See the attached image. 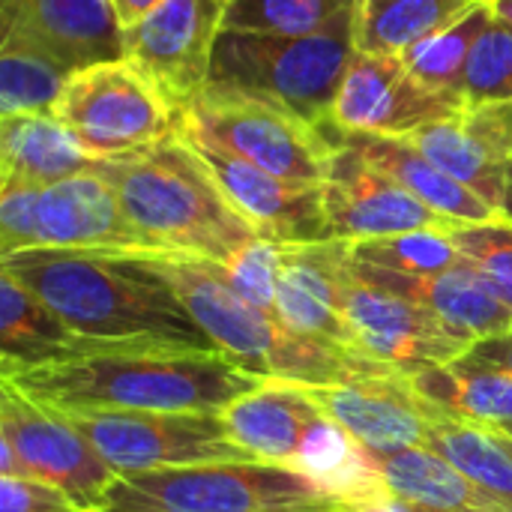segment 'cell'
<instances>
[{"label": "cell", "instance_id": "9", "mask_svg": "<svg viewBox=\"0 0 512 512\" xmlns=\"http://www.w3.org/2000/svg\"><path fill=\"white\" fill-rule=\"evenodd\" d=\"M177 294L195 324L213 345L246 372L273 378V363L288 330L273 324L261 309L246 303L231 285L225 264L186 252H135Z\"/></svg>", "mask_w": 512, "mask_h": 512}, {"label": "cell", "instance_id": "8", "mask_svg": "<svg viewBox=\"0 0 512 512\" xmlns=\"http://www.w3.org/2000/svg\"><path fill=\"white\" fill-rule=\"evenodd\" d=\"M66 417L117 477L213 462H258L231 441L222 414L69 411Z\"/></svg>", "mask_w": 512, "mask_h": 512}, {"label": "cell", "instance_id": "30", "mask_svg": "<svg viewBox=\"0 0 512 512\" xmlns=\"http://www.w3.org/2000/svg\"><path fill=\"white\" fill-rule=\"evenodd\" d=\"M426 447L512 512V456L489 429L468 420H456L429 405Z\"/></svg>", "mask_w": 512, "mask_h": 512}, {"label": "cell", "instance_id": "6", "mask_svg": "<svg viewBox=\"0 0 512 512\" xmlns=\"http://www.w3.org/2000/svg\"><path fill=\"white\" fill-rule=\"evenodd\" d=\"M177 132L300 186H324L333 156V141L321 129L270 99L222 84H207L180 108Z\"/></svg>", "mask_w": 512, "mask_h": 512}, {"label": "cell", "instance_id": "22", "mask_svg": "<svg viewBox=\"0 0 512 512\" xmlns=\"http://www.w3.org/2000/svg\"><path fill=\"white\" fill-rule=\"evenodd\" d=\"M114 348L87 336H78L48 303H42L30 288L15 282L0 270V378L21 369L78 360Z\"/></svg>", "mask_w": 512, "mask_h": 512}, {"label": "cell", "instance_id": "11", "mask_svg": "<svg viewBox=\"0 0 512 512\" xmlns=\"http://www.w3.org/2000/svg\"><path fill=\"white\" fill-rule=\"evenodd\" d=\"M225 0H165L123 30V60L138 66L180 111L207 90Z\"/></svg>", "mask_w": 512, "mask_h": 512}, {"label": "cell", "instance_id": "44", "mask_svg": "<svg viewBox=\"0 0 512 512\" xmlns=\"http://www.w3.org/2000/svg\"><path fill=\"white\" fill-rule=\"evenodd\" d=\"M489 6H492V18L512 27V0H489Z\"/></svg>", "mask_w": 512, "mask_h": 512}, {"label": "cell", "instance_id": "33", "mask_svg": "<svg viewBox=\"0 0 512 512\" xmlns=\"http://www.w3.org/2000/svg\"><path fill=\"white\" fill-rule=\"evenodd\" d=\"M351 258L363 267L399 276H438L465 261L447 228H423L378 240H360L351 243Z\"/></svg>", "mask_w": 512, "mask_h": 512}, {"label": "cell", "instance_id": "46", "mask_svg": "<svg viewBox=\"0 0 512 512\" xmlns=\"http://www.w3.org/2000/svg\"><path fill=\"white\" fill-rule=\"evenodd\" d=\"M489 429H495V432H504V435H510L512 438V420L510 423H501V426H489Z\"/></svg>", "mask_w": 512, "mask_h": 512}, {"label": "cell", "instance_id": "27", "mask_svg": "<svg viewBox=\"0 0 512 512\" xmlns=\"http://www.w3.org/2000/svg\"><path fill=\"white\" fill-rule=\"evenodd\" d=\"M414 393L435 411L477 426H501L512 420V375L471 363L465 357L447 366H429L408 375Z\"/></svg>", "mask_w": 512, "mask_h": 512}, {"label": "cell", "instance_id": "19", "mask_svg": "<svg viewBox=\"0 0 512 512\" xmlns=\"http://www.w3.org/2000/svg\"><path fill=\"white\" fill-rule=\"evenodd\" d=\"M39 249L156 252V246L126 216L111 183L93 171L42 189Z\"/></svg>", "mask_w": 512, "mask_h": 512}, {"label": "cell", "instance_id": "25", "mask_svg": "<svg viewBox=\"0 0 512 512\" xmlns=\"http://www.w3.org/2000/svg\"><path fill=\"white\" fill-rule=\"evenodd\" d=\"M408 141L420 147L441 171L486 201L501 219L512 222V156H501L474 138L465 126V111L417 129Z\"/></svg>", "mask_w": 512, "mask_h": 512}, {"label": "cell", "instance_id": "3", "mask_svg": "<svg viewBox=\"0 0 512 512\" xmlns=\"http://www.w3.org/2000/svg\"><path fill=\"white\" fill-rule=\"evenodd\" d=\"M93 174L111 183L132 225L156 252H186L231 264L258 231L228 201L201 153L180 135L150 147L96 159Z\"/></svg>", "mask_w": 512, "mask_h": 512}, {"label": "cell", "instance_id": "43", "mask_svg": "<svg viewBox=\"0 0 512 512\" xmlns=\"http://www.w3.org/2000/svg\"><path fill=\"white\" fill-rule=\"evenodd\" d=\"M0 477H24L21 459L6 438H0Z\"/></svg>", "mask_w": 512, "mask_h": 512}, {"label": "cell", "instance_id": "13", "mask_svg": "<svg viewBox=\"0 0 512 512\" xmlns=\"http://www.w3.org/2000/svg\"><path fill=\"white\" fill-rule=\"evenodd\" d=\"M462 111V99L426 87L405 66L402 54L354 51L333 105V126L342 132L408 138L417 129Z\"/></svg>", "mask_w": 512, "mask_h": 512}, {"label": "cell", "instance_id": "29", "mask_svg": "<svg viewBox=\"0 0 512 512\" xmlns=\"http://www.w3.org/2000/svg\"><path fill=\"white\" fill-rule=\"evenodd\" d=\"M477 0H354V48L405 54Z\"/></svg>", "mask_w": 512, "mask_h": 512}, {"label": "cell", "instance_id": "20", "mask_svg": "<svg viewBox=\"0 0 512 512\" xmlns=\"http://www.w3.org/2000/svg\"><path fill=\"white\" fill-rule=\"evenodd\" d=\"M324 417L303 384L264 381L222 411V423L237 447L267 465L291 468L306 432Z\"/></svg>", "mask_w": 512, "mask_h": 512}, {"label": "cell", "instance_id": "38", "mask_svg": "<svg viewBox=\"0 0 512 512\" xmlns=\"http://www.w3.org/2000/svg\"><path fill=\"white\" fill-rule=\"evenodd\" d=\"M39 186L0 180V258L39 249Z\"/></svg>", "mask_w": 512, "mask_h": 512}, {"label": "cell", "instance_id": "17", "mask_svg": "<svg viewBox=\"0 0 512 512\" xmlns=\"http://www.w3.org/2000/svg\"><path fill=\"white\" fill-rule=\"evenodd\" d=\"M318 408L375 456L426 447L429 405L414 393L408 375H366L330 387H306Z\"/></svg>", "mask_w": 512, "mask_h": 512}, {"label": "cell", "instance_id": "26", "mask_svg": "<svg viewBox=\"0 0 512 512\" xmlns=\"http://www.w3.org/2000/svg\"><path fill=\"white\" fill-rule=\"evenodd\" d=\"M291 471L309 477L324 495L336 498L342 507L363 504L390 489L381 474L378 456L357 444L327 414L306 432L303 447L291 462Z\"/></svg>", "mask_w": 512, "mask_h": 512}, {"label": "cell", "instance_id": "23", "mask_svg": "<svg viewBox=\"0 0 512 512\" xmlns=\"http://www.w3.org/2000/svg\"><path fill=\"white\" fill-rule=\"evenodd\" d=\"M327 138L333 144L354 147L375 168L390 174L396 183H402L411 195H417L423 204H429L435 213L447 216L450 222H498L501 219L486 201H480L471 189H465L459 180H453L447 171H441L408 138L369 135V132H342L336 126L327 129Z\"/></svg>", "mask_w": 512, "mask_h": 512}, {"label": "cell", "instance_id": "41", "mask_svg": "<svg viewBox=\"0 0 512 512\" xmlns=\"http://www.w3.org/2000/svg\"><path fill=\"white\" fill-rule=\"evenodd\" d=\"M465 360L471 363H480V366H492V369H501V372H510L512 375V330L507 333H498V336H489V339H480L468 354H462Z\"/></svg>", "mask_w": 512, "mask_h": 512}, {"label": "cell", "instance_id": "2", "mask_svg": "<svg viewBox=\"0 0 512 512\" xmlns=\"http://www.w3.org/2000/svg\"><path fill=\"white\" fill-rule=\"evenodd\" d=\"M24 396L54 411H144V414H222L258 390L261 375L246 372L222 351H102L78 360L21 369L9 378Z\"/></svg>", "mask_w": 512, "mask_h": 512}, {"label": "cell", "instance_id": "36", "mask_svg": "<svg viewBox=\"0 0 512 512\" xmlns=\"http://www.w3.org/2000/svg\"><path fill=\"white\" fill-rule=\"evenodd\" d=\"M465 111L512 99V27L492 18L477 39L465 81H462Z\"/></svg>", "mask_w": 512, "mask_h": 512}, {"label": "cell", "instance_id": "14", "mask_svg": "<svg viewBox=\"0 0 512 512\" xmlns=\"http://www.w3.org/2000/svg\"><path fill=\"white\" fill-rule=\"evenodd\" d=\"M324 192L330 240L360 243L423 228H450L453 222L411 195L390 174L375 168L354 147L333 144Z\"/></svg>", "mask_w": 512, "mask_h": 512}, {"label": "cell", "instance_id": "31", "mask_svg": "<svg viewBox=\"0 0 512 512\" xmlns=\"http://www.w3.org/2000/svg\"><path fill=\"white\" fill-rule=\"evenodd\" d=\"M489 21H492L489 0H477L462 15H456L450 24H444L423 42L411 45L402 54V60L435 93L462 99V81H465L471 51H474L477 39L483 36V30L489 27Z\"/></svg>", "mask_w": 512, "mask_h": 512}, {"label": "cell", "instance_id": "4", "mask_svg": "<svg viewBox=\"0 0 512 512\" xmlns=\"http://www.w3.org/2000/svg\"><path fill=\"white\" fill-rule=\"evenodd\" d=\"M354 51V15L312 36L222 30L210 84L270 99L327 135Z\"/></svg>", "mask_w": 512, "mask_h": 512}, {"label": "cell", "instance_id": "24", "mask_svg": "<svg viewBox=\"0 0 512 512\" xmlns=\"http://www.w3.org/2000/svg\"><path fill=\"white\" fill-rule=\"evenodd\" d=\"M90 159L54 114H9L0 117V180L30 186H54L87 174Z\"/></svg>", "mask_w": 512, "mask_h": 512}, {"label": "cell", "instance_id": "37", "mask_svg": "<svg viewBox=\"0 0 512 512\" xmlns=\"http://www.w3.org/2000/svg\"><path fill=\"white\" fill-rule=\"evenodd\" d=\"M279 246L282 243H270V240L258 237L243 252H237L231 258V264H225V273H228L231 285L237 288V294L246 303H252L255 309H261L273 324H279V315H276Z\"/></svg>", "mask_w": 512, "mask_h": 512}, {"label": "cell", "instance_id": "45", "mask_svg": "<svg viewBox=\"0 0 512 512\" xmlns=\"http://www.w3.org/2000/svg\"><path fill=\"white\" fill-rule=\"evenodd\" d=\"M483 429H489V426H483ZM489 432H492V435H495V438L501 441V447H504V450H507V453L512 456V438H510V435H504V432H495V429H489Z\"/></svg>", "mask_w": 512, "mask_h": 512}, {"label": "cell", "instance_id": "18", "mask_svg": "<svg viewBox=\"0 0 512 512\" xmlns=\"http://www.w3.org/2000/svg\"><path fill=\"white\" fill-rule=\"evenodd\" d=\"M348 273H351V243L345 240L279 246V285H276L279 327L297 336L351 345L348 324H345Z\"/></svg>", "mask_w": 512, "mask_h": 512}, {"label": "cell", "instance_id": "15", "mask_svg": "<svg viewBox=\"0 0 512 512\" xmlns=\"http://www.w3.org/2000/svg\"><path fill=\"white\" fill-rule=\"evenodd\" d=\"M0 45L78 72L123 60V24L111 0H0Z\"/></svg>", "mask_w": 512, "mask_h": 512}, {"label": "cell", "instance_id": "7", "mask_svg": "<svg viewBox=\"0 0 512 512\" xmlns=\"http://www.w3.org/2000/svg\"><path fill=\"white\" fill-rule=\"evenodd\" d=\"M54 117L90 159H111L174 135L180 111L138 66L108 60L69 75Z\"/></svg>", "mask_w": 512, "mask_h": 512}, {"label": "cell", "instance_id": "21", "mask_svg": "<svg viewBox=\"0 0 512 512\" xmlns=\"http://www.w3.org/2000/svg\"><path fill=\"white\" fill-rule=\"evenodd\" d=\"M351 267L366 282H375L393 294L420 303L423 309H429L435 318H441L447 327H453L474 345L480 339L512 330V312L495 297V291L483 282V276L468 261L438 276H399V273L363 267L354 258Z\"/></svg>", "mask_w": 512, "mask_h": 512}, {"label": "cell", "instance_id": "28", "mask_svg": "<svg viewBox=\"0 0 512 512\" xmlns=\"http://www.w3.org/2000/svg\"><path fill=\"white\" fill-rule=\"evenodd\" d=\"M393 495L438 512H510L429 447L378 456Z\"/></svg>", "mask_w": 512, "mask_h": 512}, {"label": "cell", "instance_id": "35", "mask_svg": "<svg viewBox=\"0 0 512 512\" xmlns=\"http://www.w3.org/2000/svg\"><path fill=\"white\" fill-rule=\"evenodd\" d=\"M447 234L462 258L512 312V222H453Z\"/></svg>", "mask_w": 512, "mask_h": 512}, {"label": "cell", "instance_id": "39", "mask_svg": "<svg viewBox=\"0 0 512 512\" xmlns=\"http://www.w3.org/2000/svg\"><path fill=\"white\" fill-rule=\"evenodd\" d=\"M0 512H81L57 486L33 477H0Z\"/></svg>", "mask_w": 512, "mask_h": 512}, {"label": "cell", "instance_id": "40", "mask_svg": "<svg viewBox=\"0 0 512 512\" xmlns=\"http://www.w3.org/2000/svg\"><path fill=\"white\" fill-rule=\"evenodd\" d=\"M465 126L495 153L512 156V99L465 111Z\"/></svg>", "mask_w": 512, "mask_h": 512}, {"label": "cell", "instance_id": "1", "mask_svg": "<svg viewBox=\"0 0 512 512\" xmlns=\"http://www.w3.org/2000/svg\"><path fill=\"white\" fill-rule=\"evenodd\" d=\"M0 270L48 303L78 336L144 351H219L177 294L135 252L24 249Z\"/></svg>", "mask_w": 512, "mask_h": 512}, {"label": "cell", "instance_id": "10", "mask_svg": "<svg viewBox=\"0 0 512 512\" xmlns=\"http://www.w3.org/2000/svg\"><path fill=\"white\" fill-rule=\"evenodd\" d=\"M0 438L15 447L24 477L57 486L81 512L102 510L117 471L66 414L33 402L9 381H0Z\"/></svg>", "mask_w": 512, "mask_h": 512}, {"label": "cell", "instance_id": "32", "mask_svg": "<svg viewBox=\"0 0 512 512\" xmlns=\"http://www.w3.org/2000/svg\"><path fill=\"white\" fill-rule=\"evenodd\" d=\"M354 15V0H225V30L312 36Z\"/></svg>", "mask_w": 512, "mask_h": 512}, {"label": "cell", "instance_id": "5", "mask_svg": "<svg viewBox=\"0 0 512 512\" xmlns=\"http://www.w3.org/2000/svg\"><path fill=\"white\" fill-rule=\"evenodd\" d=\"M108 512H345L309 477L267 462H213L117 477Z\"/></svg>", "mask_w": 512, "mask_h": 512}, {"label": "cell", "instance_id": "34", "mask_svg": "<svg viewBox=\"0 0 512 512\" xmlns=\"http://www.w3.org/2000/svg\"><path fill=\"white\" fill-rule=\"evenodd\" d=\"M69 75L48 57L0 45V117L54 114Z\"/></svg>", "mask_w": 512, "mask_h": 512}, {"label": "cell", "instance_id": "12", "mask_svg": "<svg viewBox=\"0 0 512 512\" xmlns=\"http://www.w3.org/2000/svg\"><path fill=\"white\" fill-rule=\"evenodd\" d=\"M345 324L351 345L360 354L405 375L429 366H447L474 348L471 339L447 327L429 309L366 282L354 267L345 282Z\"/></svg>", "mask_w": 512, "mask_h": 512}, {"label": "cell", "instance_id": "16", "mask_svg": "<svg viewBox=\"0 0 512 512\" xmlns=\"http://www.w3.org/2000/svg\"><path fill=\"white\" fill-rule=\"evenodd\" d=\"M186 138V135H183ZM210 165L228 201L270 243H324L330 240L321 186L288 183L258 165H249L207 141L186 138Z\"/></svg>", "mask_w": 512, "mask_h": 512}, {"label": "cell", "instance_id": "47", "mask_svg": "<svg viewBox=\"0 0 512 512\" xmlns=\"http://www.w3.org/2000/svg\"><path fill=\"white\" fill-rule=\"evenodd\" d=\"M411 504V501H408ZM411 512H438V510H429V507H420V504H411Z\"/></svg>", "mask_w": 512, "mask_h": 512}, {"label": "cell", "instance_id": "48", "mask_svg": "<svg viewBox=\"0 0 512 512\" xmlns=\"http://www.w3.org/2000/svg\"><path fill=\"white\" fill-rule=\"evenodd\" d=\"M93 512H108V510H93Z\"/></svg>", "mask_w": 512, "mask_h": 512}, {"label": "cell", "instance_id": "42", "mask_svg": "<svg viewBox=\"0 0 512 512\" xmlns=\"http://www.w3.org/2000/svg\"><path fill=\"white\" fill-rule=\"evenodd\" d=\"M159 3H165V0H111V6H114V12L120 18L123 30L132 27V24H138L144 15H150Z\"/></svg>", "mask_w": 512, "mask_h": 512}]
</instances>
